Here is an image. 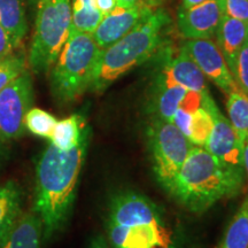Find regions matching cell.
Returning <instances> with one entry per match:
<instances>
[{"label": "cell", "mask_w": 248, "mask_h": 248, "mask_svg": "<svg viewBox=\"0 0 248 248\" xmlns=\"http://www.w3.org/2000/svg\"><path fill=\"white\" fill-rule=\"evenodd\" d=\"M43 226L35 213L22 214L11 234L0 244V248H40Z\"/></svg>", "instance_id": "cell-16"}, {"label": "cell", "mask_w": 248, "mask_h": 248, "mask_svg": "<svg viewBox=\"0 0 248 248\" xmlns=\"http://www.w3.org/2000/svg\"><path fill=\"white\" fill-rule=\"evenodd\" d=\"M226 110L234 131L240 141L245 144L248 140V95L240 90L229 93Z\"/></svg>", "instance_id": "cell-23"}, {"label": "cell", "mask_w": 248, "mask_h": 248, "mask_svg": "<svg viewBox=\"0 0 248 248\" xmlns=\"http://www.w3.org/2000/svg\"><path fill=\"white\" fill-rule=\"evenodd\" d=\"M23 193L15 181L0 183V244L6 240L22 216Z\"/></svg>", "instance_id": "cell-15"}, {"label": "cell", "mask_w": 248, "mask_h": 248, "mask_svg": "<svg viewBox=\"0 0 248 248\" xmlns=\"http://www.w3.org/2000/svg\"><path fill=\"white\" fill-rule=\"evenodd\" d=\"M58 120L42 108L31 107L24 116V130L37 137L48 138Z\"/></svg>", "instance_id": "cell-25"}, {"label": "cell", "mask_w": 248, "mask_h": 248, "mask_svg": "<svg viewBox=\"0 0 248 248\" xmlns=\"http://www.w3.org/2000/svg\"><path fill=\"white\" fill-rule=\"evenodd\" d=\"M71 28V0H36V18L28 53V67L44 74L66 44Z\"/></svg>", "instance_id": "cell-5"}, {"label": "cell", "mask_w": 248, "mask_h": 248, "mask_svg": "<svg viewBox=\"0 0 248 248\" xmlns=\"http://www.w3.org/2000/svg\"><path fill=\"white\" fill-rule=\"evenodd\" d=\"M203 94L204 93L190 91L188 90L181 101V104H179L178 108L176 109L175 114H173L171 122L184 133L186 137L188 136L192 115L202 105Z\"/></svg>", "instance_id": "cell-26"}, {"label": "cell", "mask_w": 248, "mask_h": 248, "mask_svg": "<svg viewBox=\"0 0 248 248\" xmlns=\"http://www.w3.org/2000/svg\"><path fill=\"white\" fill-rule=\"evenodd\" d=\"M154 173L169 190L193 145L172 122L154 117L147 130Z\"/></svg>", "instance_id": "cell-6"}, {"label": "cell", "mask_w": 248, "mask_h": 248, "mask_svg": "<svg viewBox=\"0 0 248 248\" xmlns=\"http://www.w3.org/2000/svg\"><path fill=\"white\" fill-rule=\"evenodd\" d=\"M223 12L217 0H207L193 7H181L177 27L186 39H210L216 35Z\"/></svg>", "instance_id": "cell-13"}, {"label": "cell", "mask_w": 248, "mask_h": 248, "mask_svg": "<svg viewBox=\"0 0 248 248\" xmlns=\"http://www.w3.org/2000/svg\"><path fill=\"white\" fill-rule=\"evenodd\" d=\"M207 1V0H182V6L181 7L184 8H188V7H193V6L200 5L202 2Z\"/></svg>", "instance_id": "cell-35"}, {"label": "cell", "mask_w": 248, "mask_h": 248, "mask_svg": "<svg viewBox=\"0 0 248 248\" xmlns=\"http://www.w3.org/2000/svg\"><path fill=\"white\" fill-rule=\"evenodd\" d=\"M170 22L166 11L156 8L120 40L101 49L90 91H105L124 74L148 60L162 43L163 31Z\"/></svg>", "instance_id": "cell-3"}, {"label": "cell", "mask_w": 248, "mask_h": 248, "mask_svg": "<svg viewBox=\"0 0 248 248\" xmlns=\"http://www.w3.org/2000/svg\"><path fill=\"white\" fill-rule=\"evenodd\" d=\"M100 53L92 33L70 30L49 77L52 94L59 104L69 105L89 91Z\"/></svg>", "instance_id": "cell-4"}, {"label": "cell", "mask_w": 248, "mask_h": 248, "mask_svg": "<svg viewBox=\"0 0 248 248\" xmlns=\"http://www.w3.org/2000/svg\"><path fill=\"white\" fill-rule=\"evenodd\" d=\"M28 69V59L24 54H11L0 59V91Z\"/></svg>", "instance_id": "cell-27"}, {"label": "cell", "mask_w": 248, "mask_h": 248, "mask_svg": "<svg viewBox=\"0 0 248 248\" xmlns=\"http://www.w3.org/2000/svg\"><path fill=\"white\" fill-rule=\"evenodd\" d=\"M215 36L216 44L231 70L238 53L248 40V23L223 14Z\"/></svg>", "instance_id": "cell-14"}, {"label": "cell", "mask_w": 248, "mask_h": 248, "mask_svg": "<svg viewBox=\"0 0 248 248\" xmlns=\"http://www.w3.org/2000/svg\"><path fill=\"white\" fill-rule=\"evenodd\" d=\"M86 125L84 117L79 114L58 121L49 137L51 144L60 151L71 150L79 144Z\"/></svg>", "instance_id": "cell-20"}, {"label": "cell", "mask_w": 248, "mask_h": 248, "mask_svg": "<svg viewBox=\"0 0 248 248\" xmlns=\"http://www.w3.org/2000/svg\"><path fill=\"white\" fill-rule=\"evenodd\" d=\"M15 51L11 37L5 30V28L0 24V59H4L8 55L13 54Z\"/></svg>", "instance_id": "cell-30"}, {"label": "cell", "mask_w": 248, "mask_h": 248, "mask_svg": "<svg viewBox=\"0 0 248 248\" xmlns=\"http://www.w3.org/2000/svg\"><path fill=\"white\" fill-rule=\"evenodd\" d=\"M0 24L11 37L14 48L21 47L28 32L23 0H0Z\"/></svg>", "instance_id": "cell-17"}, {"label": "cell", "mask_w": 248, "mask_h": 248, "mask_svg": "<svg viewBox=\"0 0 248 248\" xmlns=\"http://www.w3.org/2000/svg\"><path fill=\"white\" fill-rule=\"evenodd\" d=\"M159 0H117V6L131 7V6H147V7L156 8Z\"/></svg>", "instance_id": "cell-31"}, {"label": "cell", "mask_w": 248, "mask_h": 248, "mask_svg": "<svg viewBox=\"0 0 248 248\" xmlns=\"http://www.w3.org/2000/svg\"><path fill=\"white\" fill-rule=\"evenodd\" d=\"M89 248H108V246L101 235H97L91 240Z\"/></svg>", "instance_id": "cell-34"}, {"label": "cell", "mask_w": 248, "mask_h": 248, "mask_svg": "<svg viewBox=\"0 0 248 248\" xmlns=\"http://www.w3.org/2000/svg\"><path fill=\"white\" fill-rule=\"evenodd\" d=\"M91 129L85 126L79 144L69 151H60L49 144L36 164L32 212L43 226V240L58 234L69 219L86 153Z\"/></svg>", "instance_id": "cell-1"}, {"label": "cell", "mask_w": 248, "mask_h": 248, "mask_svg": "<svg viewBox=\"0 0 248 248\" xmlns=\"http://www.w3.org/2000/svg\"><path fill=\"white\" fill-rule=\"evenodd\" d=\"M8 156V142L0 137V166Z\"/></svg>", "instance_id": "cell-33"}, {"label": "cell", "mask_w": 248, "mask_h": 248, "mask_svg": "<svg viewBox=\"0 0 248 248\" xmlns=\"http://www.w3.org/2000/svg\"><path fill=\"white\" fill-rule=\"evenodd\" d=\"M213 116L214 126L204 148L229 168L245 173L244 144L218 107L214 110Z\"/></svg>", "instance_id": "cell-9"}, {"label": "cell", "mask_w": 248, "mask_h": 248, "mask_svg": "<svg viewBox=\"0 0 248 248\" xmlns=\"http://www.w3.org/2000/svg\"><path fill=\"white\" fill-rule=\"evenodd\" d=\"M221 248H248V195L226 229Z\"/></svg>", "instance_id": "cell-24"}, {"label": "cell", "mask_w": 248, "mask_h": 248, "mask_svg": "<svg viewBox=\"0 0 248 248\" xmlns=\"http://www.w3.org/2000/svg\"><path fill=\"white\" fill-rule=\"evenodd\" d=\"M156 8L147 6H116L113 11L105 14L97 29L92 33L93 39L101 49H105L120 40L140 22L144 17Z\"/></svg>", "instance_id": "cell-11"}, {"label": "cell", "mask_w": 248, "mask_h": 248, "mask_svg": "<svg viewBox=\"0 0 248 248\" xmlns=\"http://www.w3.org/2000/svg\"><path fill=\"white\" fill-rule=\"evenodd\" d=\"M244 169L248 179V140L244 144Z\"/></svg>", "instance_id": "cell-36"}, {"label": "cell", "mask_w": 248, "mask_h": 248, "mask_svg": "<svg viewBox=\"0 0 248 248\" xmlns=\"http://www.w3.org/2000/svg\"><path fill=\"white\" fill-rule=\"evenodd\" d=\"M32 104V77L27 69L0 91V137L5 141L24 135V116Z\"/></svg>", "instance_id": "cell-7"}, {"label": "cell", "mask_w": 248, "mask_h": 248, "mask_svg": "<svg viewBox=\"0 0 248 248\" xmlns=\"http://www.w3.org/2000/svg\"><path fill=\"white\" fill-rule=\"evenodd\" d=\"M93 2L104 15L109 13L117 6V0H93Z\"/></svg>", "instance_id": "cell-32"}, {"label": "cell", "mask_w": 248, "mask_h": 248, "mask_svg": "<svg viewBox=\"0 0 248 248\" xmlns=\"http://www.w3.org/2000/svg\"><path fill=\"white\" fill-rule=\"evenodd\" d=\"M216 108L217 105L210 93H204L202 105L192 115L188 130L187 138L193 146H206L214 126L213 113Z\"/></svg>", "instance_id": "cell-19"}, {"label": "cell", "mask_w": 248, "mask_h": 248, "mask_svg": "<svg viewBox=\"0 0 248 248\" xmlns=\"http://www.w3.org/2000/svg\"><path fill=\"white\" fill-rule=\"evenodd\" d=\"M188 90L183 86H164L155 84L152 107L157 119L171 122L173 114Z\"/></svg>", "instance_id": "cell-21"}, {"label": "cell", "mask_w": 248, "mask_h": 248, "mask_svg": "<svg viewBox=\"0 0 248 248\" xmlns=\"http://www.w3.org/2000/svg\"><path fill=\"white\" fill-rule=\"evenodd\" d=\"M102 17L93 0H71V31L93 33Z\"/></svg>", "instance_id": "cell-22"}, {"label": "cell", "mask_w": 248, "mask_h": 248, "mask_svg": "<svg viewBox=\"0 0 248 248\" xmlns=\"http://www.w3.org/2000/svg\"><path fill=\"white\" fill-rule=\"evenodd\" d=\"M183 45L202 71L204 77L212 80L219 90L226 94L239 90L221 49L215 42L212 39H187Z\"/></svg>", "instance_id": "cell-8"}, {"label": "cell", "mask_w": 248, "mask_h": 248, "mask_svg": "<svg viewBox=\"0 0 248 248\" xmlns=\"http://www.w3.org/2000/svg\"><path fill=\"white\" fill-rule=\"evenodd\" d=\"M231 74L238 89L248 95V40L235 58Z\"/></svg>", "instance_id": "cell-28"}, {"label": "cell", "mask_w": 248, "mask_h": 248, "mask_svg": "<svg viewBox=\"0 0 248 248\" xmlns=\"http://www.w3.org/2000/svg\"><path fill=\"white\" fill-rule=\"evenodd\" d=\"M155 84L164 86H183L186 90L208 93L206 77L195 63L185 46L178 49L175 57L169 58L159 73Z\"/></svg>", "instance_id": "cell-12"}, {"label": "cell", "mask_w": 248, "mask_h": 248, "mask_svg": "<svg viewBox=\"0 0 248 248\" xmlns=\"http://www.w3.org/2000/svg\"><path fill=\"white\" fill-rule=\"evenodd\" d=\"M169 245L163 224L150 223L128 226L121 248H169Z\"/></svg>", "instance_id": "cell-18"}, {"label": "cell", "mask_w": 248, "mask_h": 248, "mask_svg": "<svg viewBox=\"0 0 248 248\" xmlns=\"http://www.w3.org/2000/svg\"><path fill=\"white\" fill-rule=\"evenodd\" d=\"M223 14L248 23V0H217Z\"/></svg>", "instance_id": "cell-29"}, {"label": "cell", "mask_w": 248, "mask_h": 248, "mask_svg": "<svg viewBox=\"0 0 248 248\" xmlns=\"http://www.w3.org/2000/svg\"><path fill=\"white\" fill-rule=\"evenodd\" d=\"M108 222L123 226L150 223L163 224L155 203L144 195L131 191L122 192L111 199Z\"/></svg>", "instance_id": "cell-10"}, {"label": "cell", "mask_w": 248, "mask_h": 248, "mask_svg": "<svg viewBox=\"0 0 248 248\" xmlns=\"http://www.w3.org/2000/svg\"><path fill=\"white\" fill-rule=\"evenodd\" d=\"M245 173L229 168L204 147L193 146L168 190L185 208L202 213L240 193Z\"/></svg>", "instance_id": "cell-2"}]
</instances>
